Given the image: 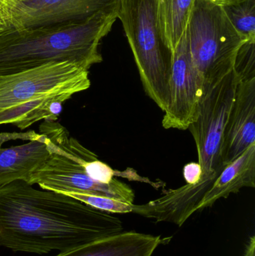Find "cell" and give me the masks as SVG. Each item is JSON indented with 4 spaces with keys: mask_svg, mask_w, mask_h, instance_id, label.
I'll return each instance as SVG.
<instances>
[{
    "mask_svg": "<svg viewBox=\"0 0 255 256\" xmlns=\"http://www.w3.org/2000/svg\"><path fill=\"white\" fill-rule=\"evenodd\" d=\"M67 196L76 198L93 208L106 213L127 214L133 212V204L117 198L84 194H71Z\"/></svg>",
    "mask_w": 255,
    "mask_h": 256,
    "instance_id": "obj_16",
    "label": "cell"
},
{
    "mask_svg": "<svg viewBox=\"0 0 255 256\" xmlns=\"http://www.w3.org/2000/svg\"><path fill=\"white\" fill-rule=\"evenodd\" d=\"M255 144V78L239 81L223 135L225 166Z\"/></svg>",
    "mask_w": 255,
    "mask_h": 256,
    "instance_id": "obj_11",
    "label": "cell"
},
{
    "mask_svg": "<svg viewBox=\"0 0 255 256\" xmlns=\"http://www.w3.org/2000/svg\"><path fill=\"white\" fill-rule=\"evenodd\" d=\"M233 70L239 81L255 78V39L245 40L238 50Z\"/></svg>",
    "mask_w": 255,
    "mask_h": 256,
    "instance_id": "obj_17",
    "label": "cell"
},
{
    "mask_svg": "<svg viewBox=\"0 0 255 256\" xmlns=\"http://www.w3.org/2000/svg\"><path fill=\"white\" fill-rule=\"evenodd\" d=\"M118 18L145 92L165 112L169 105L174 54L162 34L157 0H118Z\"/></svg>",
    "mask_w": 255,
    "mask_h": 256,
    "instance_id": "obj_5",
    "label": "cell"
},
{
    "mask_svg": "<svg viewBox=\"0 0 255 256\" xmlns=\"http://www.w3.org/2000/svg\"><path fill=\"white\" fill-rule=\"evenodd\" d=\"M118 0H22L13 9L4 28L23 30L87 20Z\"/></svg>",
    "mask_w": 255,
    "mask_h": 256,
    "instance_id": "obj_9",
    "label": "cell"
},
{
    "mask_svg": "<svg viewBox=\"0 0 255 256\" xmlns=\"http://www.w3.org/2000/svg\"><path fill=\"white\" fill-rule=\"evenodd\" d=\"M117 19L118 3L83 22L0 30V76L64 62L88 70L103 61L99 46Z\"/></svg>",
    "mask_w": 255,
    "mask_h": 256,
    "instance_id": "obj_2",
    "label": "cell"
},
{
    "mask_svg": "<svg viewBox=\"0 0 255 256\" xmlns=\"http://www.w3.org/2000/svg\"><path fill=\"white\" fill-rule=\"evenodd\" d=\"M192 60L204 82V90L233 70L245 39L235 30L215 0H195L187 24Z\"/></svg>",
    "mask_w": 255,
    "mask_h": 256,
    "instance_id": "obj_6",
    "label": "cell"
},
{
    "mask_svg": "<svg viewBox=\"0 0 255 256\" xmlns=\"http://www.w3.org/2000/svg\"><path fill=\"white\" fill-rule=\"evenodd\" d=\"M49 140L33 130L0 134V186L27 182L50 155Z\"/></svg>",
    "mask_w": 255,
    "mask_h": 256,
    "instance_id": "obj_10",
    "label": "cell"
},
{
    "mask_svg": "<svg viewBox=\"0 0 255 256\" xmlns=\"http://www.w3.org/2000/svg\"><path fill=\"white\" fill-rule=\"evenodd\" d=\"M195 0H157L159 24L165 42L172 52L184 33Z\"/></svg>",
    "mask_w": 255,
    "mask_h": 256,
    "instance_id": "obj_14",
    "label": "cell"
},
{
    "mask_svg": "<svg viewBox=\"0 0 255 256\" xmlns=\"http://www.w3.org/2000/svg\"><path fill=\"white\" fill-rule=\"evenodd\" d=\"M184 179L188 184H196L202 178V168L199 162H190L184 167Z\"/></svg>",
    "mask_w": 255,
    "mask_h": 256,
    "instance_id": "obj_18",
    "label": "cell"
},
{
    "mask_svg": "<svg viewBox=\"0 0 255 256\" xmlns=\"http://www.w3.org/2000/svg\"><path fill=\"white\" fill-rule=\"evenodd\" d=\"M239 79L234 70L204 90L190 130L196 142L201 180L218 176L225 168L222 158L223 135L235 100Z\"/></svg>",
    "mask_w": 255,
    "mask_h": 256,
    "instance_id": "obj_7",
    "label": "cell"
},
{
    "mask_svg": "<svg viewBox=\"0 0 255 256\" xmlns=\"http://www.w3.org/2000/svg\"><path fill=\"white\" fill-rule=\"evenodd\" d=\"M163 240L160 236L124 231L55 256H152Z\"/></svg>",
    "mask_w": 255,
    "mask_h": 256,
    "instance_id": "obj_12",
    "label": "cell"
},
{
    "mask_svg": "<svg viewBox=\"0 0 255 256\" xmlns=\"http://www.w3.org/2000/svg\"><path fill=\"white\" fill-rule=\"evenodd\" d=\"M244 256H255V237L250 238V243L247 245Z\"/></svg>",
    "mask_w": 255,
    "mask_h": 256,
    "instance_id": "obj_20",
    "label": "cell"
},
{
    "mask_svg": "<svg viewBox=\"0 0 255 256\" xmlns=\"http://www.w3.org/2000/svg\"><path fill=\"white\" fill-rule=\"evenodd\" d=\"M244 188H255V144L222 170L204 197L199 212L214 206L220 198L238 194Z\"/></svg>",
    "mask_w": 255,
    "mask_h": 256,
    "instance_id": "obj_13",
    "label": "cell"
},
{
    "mask_svg": "<svg viewBox=\"0 0 255 256\" xmlns=\"http://www.w3.org/2000/svg\"><path fill=\"white\" fill-rule=\"evenodd\" d=\"M124 231L119 218L24 180L0 186V248L64 252Z\"/></svg>",
    "mask_w": 255,
    "mask_h": 256,
    "instance_id": "obj_1",
    "label": "cell"
},
{
    "mask_svg": "<svg viewBox=\"0 0 255 256\" xmlns=\"http://www.w3.org/2000/svg\"><path fill=\"white\" fill-rule=\"evenodd\" d=\"M215 1L218 2H223L228 1V0H215Z\"/></svg>",
    "mask_w": 255,
    "mask_h": 256,
    "instance_id": "obj_21",
    "label": "cell"
},
{
    "mask_svg": "<svg viewBox=\"0 0 255 256\" xmlns=\"http://www.w3.org/2000/svg\"><path fill=\"white\" fill-rule=\"evenodd\" d=\"M22 0H0V30L7 25L13 9Z\"/></svg>",
    "mask_w": 255,
    "mask_h": 256,
    "instance_id": "obj_19",
    "label": "cell"
},
{
    "mask_svg": "<svg viewBox=\"0 0 255 256\" xmlns=\"http://www.w3.org/2000/svg\"><path fill=\"white\" fill-rule=\"evenodd\" d=\"M40 132L49 140L50 155L25 182L65 195L103 196L133 204L134 192L128 185L115 178L103 184L88 176L85 165L94 153L70 137L65 128L56 121H44L40 124Z\"/></svg>",
    "mask_w": 255,
    "mask_h": 256,
    "instance_id": "obj_4",
    "label": "cell"
},
{
    "mask_svg": "<svg viewBox=\"0 0 255 256\" xmlns=\"http://www.w3.org/2000/svg\"><path fill=\"white\" fill-rule=\"evenodd\" d=\"M89 72L76 63H49L0 76V126L23 130L37 122L56 121L62 105L91 86Z\"/></svg>",
    "mask_w": 255,
    "mask_h": 256,
    "instance_id": "obj_3",
    "label": "cell"
},
{
    "mask_svg": "<svg viewBox=\"0 0 255 256\" xmlns=\"http://www.w3.org/2000/svg\"><path fill=\"white\" fill-rule=\"evenodd\" d=\"M231 24L245 40L255 39V0L219 2Z\"/></svg>",
    "mask_w": 255,
    "mask_h": 256,
    "instance_id": "obj_15",
    "label": "cell"
},
{
    "mask_svg": "<svg viewBox=\"0 0 255 256\" xmlns=\"http://www.w3.org/2000/svg\"><path fill=\"white\" fill-rule=\"evenodd\" d=\"M173 54L169 105L162 123L166 129L185 130L193 122L203 96L204 82L192 60L186 31Z\"/></svg>",
    "mask_w": 255,
    "mask_h": 256,
    "instance_id": "obj_8",
    "label": "cell"
}]
</instances>
